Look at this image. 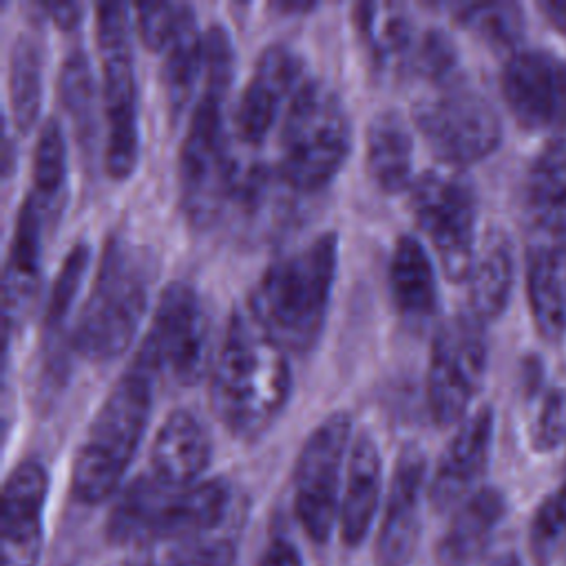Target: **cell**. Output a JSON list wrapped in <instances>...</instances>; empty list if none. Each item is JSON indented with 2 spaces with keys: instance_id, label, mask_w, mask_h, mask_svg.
<instances>
[{
  "instance_id": "2",
  "label": "cell",
  "mask_w": 566,
  "mask_h": 566,
  "mask_svg": "<svg viewBox=\"0 0 566 566\" xmlns=\"http://www.w3.org/2000/svg\"><path fill=\"white\" fill-rule=\"evenodd\" d=\"M232 71L230 35L221 24H212L203 33L201 93L179 150V203L195 228L212 226L230 208L241 170L232 159L223 126Z\"/></svg>"
},
{
  "instance_id": "13",
  "label": "cell",
  "mask_w": 566,
  "mask_h": 566,
  "mask_svg": "<svg viewBox=\"0 0 566 566\" xmlns=\"http://www.w3.org/2000/svg\"><path fill=\"white\" fill-rule=\"evenodd\" d=\"M486 371V340L473 314L444 321L431 343L427 371V405L438 427L464 420Z\"/></svg>"
},
{
  "instance_id": "16",
  "label": "cell",
  "mask_w": 566,
  "mask_h": 566,
  "mask_svg": "<svg viewBox=\"0 0 566 566\" xmlns=\"http://www.w3.org/2000/svg\"><path fill=\"white\" fill-rule=\"evenodd\" d=\"M46 491L49 475L38 460H22L7 475L2 491V566L38 564Z\"/></svg>"
},
{
  "instance_id": "8",
  "label": "cell",
  "mask_w": 566,
  "mask_h": 566,
  "mask_svg": "<svg viewBox=\"0 0 566 566\" xmlns=\"http://www.w3.org/2000/svg\"><path fill=\"white\" fill-rule=\"evenodd\" d=\"M95 44L106 119V170L113 179H126L137 166L139 128L130 18L124 4H95Z\"/></svg>"
},
{
  "instance_id": "23",
  "label": "cell",
  "mask_w": 566,
  "mask_h": 566,
  "mask_svg": "<svg viewBox=\"0 0 566 566\" xmlns=\"http://www.w3.org/2000/svg\"><path fill=\"white\" fill-rule=\"evenodd\" d=\"M389 292L398 314L413 325L438 310V281L429 252L416 234H400L389 256Z\"/></svg>"
},
{
  "instance_id": "29",
  "label": "cell",
  "mask_w": 566,
  "mask_h": 566,
  "mask_svg": "<svg viewBox=\"0 0 566 566\" xmlns=\"http://www.w3.org/2000/svg\"><path fill=\"white\" fill-rule=\"evenodd\" d=\"M513 252L502 232H489L469 272V305L471 314L484 323L497 318L513 287Z\"/></svg>"
},
{
  "instance_id": "34",
  "label": "cell",
  "mask_w": 566,
  "mask_h": 566,
  "mask_svg": "<svg viewBox=\"0 0 566 566\" xmlns=\"http://www.w3.org/2000/svg\"><path fill=\"white\" fill-rule=\"evenodd\" d=\"M60 99L75 126V137L84 155H93L97 122H95V82L91 62L82 46H73L62 64L57 75Z\"/></svg>"
},
{
  "instance_id": "22",
  "label": "cell",
  "mask_w": 566,
  "mask_h": 566,
  "mask_svg": "<svg viewBox=\"0 0 566 566\" xmlns=\"http://www.w3.org/2000/svg\"><path fill=\"white\" fill-rule=\"evenodd\" d=\"M382 489V458L376 440L360 431L347 460V478L340 495L338 526L347 546H360L374 522Z\"/></svg>"
},
{
  "instance_id": "30",
  "label": "cell",
  "mask_w": 566,
  "mask_h": 566,
  "mask_svg": "<svg viewBox=\"0 0 566 566\" xmlns=\"http://www.w3.org/2000/svg\"><path fill=\"white\" fill-rule=\"evenodd\" d=\"M564 261L551 248H533L526 259V294L537 332L555 343L566 332Z\"/></svg>"
},
{
  "instance_id": "36",
  "label": "cell",
  "mask_w": 566,
  "mask_h": 566,
  "mask_svg": "<svg viewBox=\"0 0 566 566\" xmlns=\"http://www.w3.org/2000/svg\"><path fill=\"white\" fill-rule=\"evenodd\" d=\"M405 75L420 77L433 84H447L458 77V49L451 35L442 29L420 31L416 46L407 60Z\"/></svg>"
},
{
  "instance_id": "40",
  "label": "cell",
  "mask_w": 566,
  "mask_h": 566,
  "mask_svg": "<svg viewBox=\"0 0 566 566\" xmlns=\"http://www.w3.org/2000/svg\"><path fill=\"white\" fill-rule=\"evenodd\" d=\"M184 2H144L135 7L137 31L144 44L153 51H161L170 33L177 27Z\"/></svg>"
},
{
  "instance_id": "39",
  "label": "cell",
  "mask_w": 566,
  "mask_h": 566,
  "mask_svg": "<svg viewBox=\"0 0 566 566\" xmlns=\"http://www.w3.org/2000/svg\"><path fill=\"white\" fill-rule=\"evenodd\" d=\"M566 440V389H553L531 427V442L537 451H551Z\"/></svg>"
},
{
  "instance_id": "32",
  "label": "cell",
  "mask_w": 566,
  "mask_h": 566,
  "mask_svg": "<svg viewBox=\"0 0 566 566\" xmlns=\"http://www.w3.org/2000/svg\"><path fill=\"white\" fill-rule=\"evenodd\" d=\"M9 111L15 130L29 133L42 104V49L33 33H18L9 49L7 66Z\"/></svg>"
},
{
  "instance_id": "45",
  "label": "cell",
  "mask_w": 566,
  "mask_h": 566,
  "mask_svg": "<svg viewBox=\"0 0 566 566\" xmlns=\"http://www.w3.org/2000/svg\"><path fill=\"white\" fill-rule=\"evenodd\" d=\"M113 566H150V564L144 562V559H122V562H117Z\"/></svg>"
},
{
  "instance_id": "42",
  "label": "cell",
  "mask_w": 566,
  "mask_h": 566,
  "mask_svg": "<svg viewBox=\"0 0 566 566\" xmlns=\"http://www.w3.org/2000/svg\"><path fill=\"white\" fill-rule=\"evenodd\" d=\"M42 9L60 29H73L82 18V4L77 2H42Z\"/></svg>"
},
{
  "instance_id": "4",
  "label": "cell",
  "mask_w": 566,
  "mask_h": 566,
  "mask_svg": "<svg viewBox=\"0 0 566 566\" xmlns=\"http://www.w3.org/2000/svg\"><path fill=\"white\" fill-rule=\"evenodd\" d=\"M159 261L148 245L122 234L104 243L91 292L80 307L71 345L93 363H106L133 343L148 305Z\"/></svg>"
},
{
  "instance_id": "10",
  "label": "cell",
  "mask_w": 566,
  "mask_h": 566,
  "mask_svg": "<svg viewBox=\"0 0 566 566\" xmlns=\"http://www.w3.org/2000/svg\"><path fill=\"white\" fill-rule=\"evenodd\" d=\"M413 122L431 153L449 168L489 157L502 139V124L493 104L460 77L418 99Z\"/></svg>"
},
{
  "instance_id": "27",
  "label": "cell",
  "mask_w": 566,
  "mask_h": 566,
  "mask_svg": "<svg viewBox=\"0 0 566 566\" xmlns=\"http://www.w3.org/2000/svg\"><path fill=\"white\" fill-rule=\"evenodd\" d=\"M161 84L170 119H179L192 99L199 75L203 73V33L197 27V15L190 4L184 2L175 31L164 44Z\"/></svg>"
},
{
  "instance_id": "43",
  "label": "cell",
  "mask_w": 566,
  "mask_h": 566,
  "mask_svg": "<svg viewBox=\"0 0 566 566\" xmlns=\"http://www.w3.org/2000/svg\"><path fill=\"white\" fill-rule=\"evenodd\" d=\"M539 9L555 29L566 33V2H542Z\"/></svg>"
},
{
  "instance_id": "18",
  "label": "cell",
  "mask_w": 566,
  "mask_h": 566,
  "mask_svg": "<svg viewBox=\"0 0 566 566\" xmlns=\"http://www.w3.org/2000/svg\"><path fill=\"white\" fill-rule=\"evenodd\" d=\"M44 228L46 223L35 201L27 195L15 214L2 272V316L7 338L13 329L24 325L33 310V301L40 287Z\"/></svg>"
},
{
  "instance_id": "38",
  "label": "cell",
  "mask_w": 566,
  "mask_h": 566,
  "mask_svg": "<svg viewBox=\"0 0 566 566\" xmlns=\"http://www.w3.org/2000/svg\"><path fill=\"white\" fill-rule=\"evenodd\" d=\"M161 566H237V551L228 537L206 535L181 542Z\"/></svg>"
},
{
  "instance_id": "17",
  "label": "cell",
  "mask_w": 566,
  "mask_h": 566,
  "mask_svg": "<svg viewBox=\"0 0 566 566\" xmlns=\"http://www.w3.org/2000/svg\"><path fill=\"white\" fill-rule=\"evenodd\" d=\"M427 458L416 444H405L396 458L382 524L376 542L378 566H407L420 533V497Z\"/></svg>"
},
{
  "instance_id": "1",
  "label": "cell",
  "mask_w": 566,
  "mask_h": 566,
  "mask_svg": "<svg viewBox=\"0 0 566 566\" xmlns=\"http://www.w3.org/2000/svg\"><path fill=\"white\" fill-rule=\"evenodd\" d=\"M292 391L285 349L237 307L228 318L210 367V400L221 424L239 440L254 442L279 420Z\"/></svg>"
},
{
  "instance_id": "19",
  "label": "cell",
  "mask_w": 566,
  "mask_h": 566,
  "mask_svg": "<svg viewBox=\"0 0 566 566\" xmlns=\"http://www.w3.org/2000/svg\"><path fill=\"white\" fill-rule=\"evenodd\" d=\"M493 442V409L489 405L467 416L447 444L429 484V500L436 511L464 502L486 469Z\"/></svg>"
},
{
  "instance_id": "46",
  "label": "cell",
  "mask_w": 566,
  "mask_h": 566,
  "mask_svg": "<svg viewBox=\"0 0 566 566\" xmlns=\"http://www.w3.org/2000/svg\"><path fill=\"white\" fill-rule=\"evenodd\" d=\"M564 265H566V259H564Z\"/></svg>"
},
{
  "instance_id": "12",
  "label": "cell",
  "mask_w": 566,
  "mask_h": 566,
  "mask_svg": "<svg viewBox=\"0 0 566 566\" xmlns=\"http://www.w3.org/2000/svg\"><path fill=\"white\" fill-rule=\"evenodd\" d=\"M352 433L347 411L323 418L305 438L294 467V511L316 544H327L340 513V471Z\"/></svg>"
},
{
  "instance_id": "11",
  "label": "cell",
  "mask_w": 566,
  "mask_h": 566,
  "mask_svg": "<svg viewBox=\"0 0 566 566\" xmlns=\"http://www.w3.org/2000/svg\"><path fill=\"white\" fill-rule=\"evenodd\" d=\"M409 206L431 239L442 272L464 281L475 259V192L458 168L424 170L409 186Z\"/></svg>"
},
{
  "instance_id": "37",
  "label": "cell",
  "mask_w": 566,
  "mask_h": 566,
  "mask_svg": "<svg viewBox=\"0 0 566 566\" xmlns=\"http://www.w3.org/2000/svg\"><path fill=\"white\" fill-rule=\"evenodd\" d=\"M528 544L533 559L546 566L566 548V486L551 493L535 511Z\"/></svg>"
},
{
  "instance_id": "44",
  "label": "cell",
  "mask_w": 566,
  "mask_h": 566,
  "mask_svg": "<svg viewBox=\"0 0 566 566\" xmlns=\"http://www.w3.org/2000/svg\"><path fill=\"white\" fill-rule=\"evenodd\" d=\"M493 566H520V562L513 553H509V555H502L497 562H493Z\"/></svg>"
},
{
  "instance_id": "24",
  "label": "cell",
  "mask_w": 566,
  "mask_h": 566,
  "mask_svg": "<svg viewBox=\"0 0 566 566\" xmlns=\"http://www.w3.org/2000/svg\"><path fill=\"white\" fill-rule=\"evenodd\" d=\"M504 515V497L495 489L471 493L455 511L444 535L438 542V562L442 566L473 564L491 542Z\"/></svg>"
},
{
  "instance_id": "3",
  "label": "cell",
  "mask_w": 566,
  "mask_h": 566,
  "mask_svg": "<svg viewBox=\"0 0 566 566\" xmlns=\"http://www.w3.org/2000/svg\"><path fill=\"white\" fill-rule=\"evenodd\" d=\"M338 270V232L327 230L272 261L250 292L248 310L285 349L307 354L321 338Z\"/></svg>"
},
{
  "instance_id": "6",
  "label": "cell",
  "mask_w": 566,
  "mask_h": 566,
  "mask_svg": "<svg viewBox=\"0 0 566 566\" xmlns=\"http://www.w3.org/2000/svg\"><path fill=\"white\" fill-rule=\"evenodd\" d=\"M153 382L133 360L97 407L71 469L77 502L99 504L119 486L150 418Z\"/></svg>"
},
{
  "instance_id": "26",
  "label": "cell",
  "mask_w": 566,
  "mask_h": 566,
  "mask_svg": "<svg viewBox=\"0 0 566 566\" xmlns=\"http://www.w3.org/2000/svg\"><path fill=\"white\" fill-rule=\"evenodd\" d=\"M354 22L376 66L405 73L420 35L407 7L398 2H360L354 9Z\"/></svg>"
},
{
  "instance_id": "41",
  "label": "cell",
  "mask_w": 566,
  "mask_h": 566,
  "mask_svg": "<svg viewBox=\"0 0 566 566\" xmlns=\"http://www.w3.org/2000/svg\"><path fill=\"white\" fill-rule=\"evenodd\" d=\"M256 566H303V562L294 542L290 537L279 535L268 544Z\"/></svg>"
},
{
  "instance_id": "15",
  "label": "cell",
  "mask_w": 566,
  "mask_h": 566,
  "mask_svg": "<svg viewBox=\"0 0 566 566\" xmlns=\"http://www.w3.org/2000/svg\"><path fill=\"white\" fill-rule=\"evenodd\" d=\"M303 62L294 49L268 44L252 69V75L234 108V128L245 144H261L279 117L283 102L292 99L303 82Z\"/></svg>"
},
{
  "instance_id": "25",
  "label": "cell",
  "mask_w": 566,
  "mask_h": 566,
  "mask_svg": "<svg viewBox=\"0 0 566 566\" xmlns=\"http://www.w3.org/2000/svg\"><path fill=\"white\" fill-rule=\"evenodd\" d=\"M365 159L374 184L385 192L411 186L413 142L407 119L394 111H378L365 130Z\"/></svg>"
},
{
  "instance_id": "9",
  "label": "cell",
  "mask_w": 566,
  "mask_h": 566,
  "mask_svg": "<svg viewBox=\"0 0 566 566\" xmlns=\"http://www.w3.org/2000/svg\"><path fill=\"white\" fill-rule=\"evenodd\" d=\"M153 378L192 385L212 367L210 321L201 296L186 281H170L157 301L146 336L133 358Z\"/></svg>"
},
{
  "instance_id": "20",
  "label": "cell",
  "mask_w": 566,
  "mask_h": 566,
  "mask_svg": "<svg viewBox=\"0 0 566 566\" xmlns=\"http://www.w3.org/2000/svg\"><path fill=\"white\" fill-rule=\"evenodd\" d=\"M296 190L281 168L250 166L239 170L230 206L237 210L245 237L270 239L285 232L296 210Z\"/></svg>"
},
{
  "instance_id": "5",
  "label": "cell",
  "mask_w": 566,
  "mask_h": 566,
  "mask_svg": "<svg viewBox=\"0 0 566 566\" xmlns=\"http://www.w3.org/2000/svg\"><path fill=\"white\" fill-rule=\"evenodd\" d=\"M232 486L221 480H201L188 486L166 484L139 475L117 497L106 533L119 546H139L159 539H197L214 533L230 515Z\"/></svg>"
},
{
  "instance_id": "14",
  "label": "cell",
  "mask_w": 566,
  "mask_h": 566,
  "mask_svg": "<svg viewBox=\"0 0 566 566\" xmlns=\"http://www.w3.org/2000/svg\"><path fill=\"white\" fill-rule=\"evenodd\" d=\"M513 117L531 130L566 128V64L546 51H517L502 71Z\"/></svg>"
},
{
  "instance_id": "31",
  "label": "cell",
  "mask_w": 566,
  "mask_h": 566,
  "mask_svg": "<svg viewBox=\"0 0 566 566\" xmlns=\"http://www.w3.org/2000/svg\"><path fill=\"white\" fill-rule=\"evenodd\" d=\"M31 184L33 188L27 195L35 201L44 223L51 226L66 199V139L55 117L44 119L38 130Z\"/></svg>"
},
{
  "instance_id": "33",
  "label": "cell",
  "mask_w": 566,
  "mask_h": 566,
  "mask_svg": "<svg viewBox=\"0 0 566 566\" xmlns=\"http://www.w3.org/2000/svg\"><path fill=\"white\" fill-rule=\"evenodd\" d=\"M526 201L542 228L566 232V142H553L535 157L526 179Z\"/></svg>"
},
{
  "instance_id": "7",
  "label": "cell",
  "mask_w": 566,
  "mask_h": 566,
  "mask_svg": "<svg viewBox=\"0 0 566 566\" xmlns=\"http://www.w3.org/2000/svg\"><path fill=\"white\" fill-rule=\"evenodd\" d=\"M279 139V168L296 190L314 192L327 186L352 144L349 115L336 88L305 77L287 102Z\"/></svg>"
},
{
  "instance_id": "35",
  "label": "cell",
  "mask_w": 566,
  "mask_h": 566,
  "mask_svg": "<svg viewBox=\"0 0 566 566\" xmlns=\"http://www.w3.org/2000/svg\"><path fill=\"white\" fill-rule=\"evenodd\" d=\"M455 18L495 49H511L524 31V15L513 2L460 4L455 7Z\"/></svg>"
},
{
  "instance_id": "28",
  "label": "cell",
  "mask_w": 566,
  "mask_h": 566,
  "mask_svg": "<svg viewBox=\"0 0 566 566\" xmlns=\"http://www.w3.org/2000/svg\"><path fill=\"white\" fill-rule=\"evenodd\" d=\"M88 245L84 241H77L66 256L62 259L57 274L53 279L44 318H42V358H44V374L51 385L57 382L60 376H64V354H62V334L66 325V316L71 312V305L80 292L82 279L88 268Z\"/></svg>"
},
{
  "instance_id": "21",
  "label": "cell",
  "mask_w": 566,
  "mask_h": 566,
  "mask_svg": "<svg viewBox=\"0 0 566 566\" xmlns=\"http://www.w3.org/2000/svg\"><path fill=\"white\" fill-rule=\"evenodd\" d=\"M212 455L210 433L190 409H172L150 447L153 475L166 484L188 486L199 480Z\"/></svg>"
}]
</instances>
